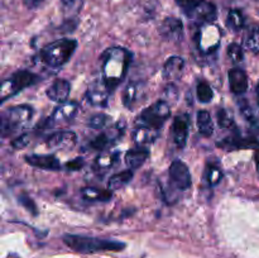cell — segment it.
Instances as JSON below:
<instances>
[{"instance_id": "obj_1", "label": "cell", "mask_w": 259, "mask_h": 258, "mask_svg": "<svg viewBox=\"0 0 259 258\" xmlns=\"http://www.w3.org/2000/svg\"><path fill=\"white\" fill-rule=\"evenodd\" d=\"M132 57L133 56L131 51L123 47L108 48L101 55V76L110 93H113L124 80L132 62Z\"/></svg>"}, {"instance_id": "obj_2", "label": "cell", "mask_w": 259, "mask_h": 258, "mask_svg": "<svg viewBox=\"0 0 259 258\" xmlns=\"http://www.w3.org/2000/svg\"><path fill=\"white\" fill-rule=\"evenodd\" d=\"M63 243L72 250L82 254H91L99 252H119L125 248V243L114 239H103L86 235L65 234L62 237Z\"/></svg>"}, {"instance_id": "obj_3", "label": "cell", "mask_w": 259, "mask_h": 258, "mask_svg": "<svg viewBox=\"0 0 259 258\" xmlns=\"http://www.w3.org/2000/svg\"><path fill=\"white\" fill-rule=\"evenodd\" d=\"M77 48V42L71 38H62L50 43L40 51V61L51 68H60L70 61Z\"/></svg>"}, {"instance_id": "obj_4", "label": "cell", "mask_w": 259, "mask_h": 258, "mask_svg": "<svg viewBox=\"0 0 259 258\" xmlns=\"http://www.w3.org/2000/svg\"><path fill=\"white\" fill-rule=\"evenodd\" d=\"M33 118V108L29 105H17L10 108L3 115L2 136L9 137L19 133L29 125Z\"/></svg>"}, {"instance_id": "obj_5", "label": "cell", "mask_w": 259, "mask_h": 258, "mask_svg": "<svg viewBox=\"0 0 259 258\" xmlns=\"http://www.w3.org/2000/svg\"><path fill=\"white\" fill-rule=\"evenodd\" d=\"M176 3L189 19L199 24H211L217 19V7L207 0H176Z\"/></svg>"}, {"instance_id": "obj_6", "label": "cell", "mask_w": 259, "mask_h": 258, "mask_svg": "<svg viewBox=\"0 0 259 258\" xmlns=\"http://www.w3.org/2000/svg\"><path fill=\"white\" fill-rule=\"evenodd\" d=\"M39 80V76L30 72V71H17L3 81L2 88H0V99H2V101L8 100L24 89L35 85Z\"/></svg>"}, {"instance_id": "obj_7", "label": "cell", "mask_w": 259, "mask_h": 258, "mask_svg": "<svg viewBox=\"0 0 259 258\" xmlns=\"http://www.w3.org/2000/svg\"><path fill=\"white\" fill-rule=\"evenodd\" d=\"M171 115V109L169 104L164 100H159L157 103L152 104L151 106L146 109L143 113L139 115L137 124L138 125L149 126V128L161 129L163 124L166 123L167 119Z\"/></svg>"}, {"instance_id": "obj_8", "label": "cell", "mask_w": 259, "mask_h": 258, "mask_svg": "<svg viewBox=\"0 0 259 258\" xmlns=\"http://www.w3.org/2000/svg\"><path fill=\"white\" fill-rule=\"evenodd\" d=\"M168 175L169 181L174 185L175 189L180 190V191H186L191 187L192 177L189 167L180 159L172 162L168 169Z\"/></svg>"}, {"instance_id": "obj_9", "label": "cell", "mask_w": 259, "mask_h": 258, "mask_svg": "<svg viewBox=\"0 0 259 258\" xmlns=\"http://www.w3.org/2000/svg\"><path fill=\"white\" fill-rule=\"evenodd\" d=\"M196 43L200 51L205 55L217 50L220 43V32L218 27L211 24H204L202 29L197 33Z\"/></svg>"}, {"instance_id": "obj_10", "label": "cell", "mask_w": 259, "mask_h": 258, "mask_svg": "<svg viewBox=\"0 0 259 258\" xmlns=\"http://www.w3.org/2000/svg\"><path fill=\"white\" fill-rule=\"evenodd\" d=\"M147 96V88L141 81L131 82L125 88L123 94V104L126 109L133 110L141 103H143Z\"/></svg>"}, {"instance_id": "obj_11", "label": "cell", "mask_w": 259, "mask_h": 258, "mask_svg": "<svg viewBox=\"0 0 259 258\" xmlns=\"http://www.w3.org/2000/svg\"><path fill=\"white\" fill-rule=\"evenodd\" d=\"M124 133V123L119 121V123L114 124L113 126L108 129L106 132L101 133L100 136L96 137L93 142H90V147L98 151H103V149L108 148L110 144L115 143Z\"/></svg>"}, {"instance_id": "obj_12", "label": "cell", "mask_w": 259, "mask_h": 258, "mask_svg": "<svg viewBox=\"0 0 259 258\" xmlns=\"http://www.w3.org/2000/svg\"><path fill=\"white\" fill-rule=\"evenodd\" d=\"M159 34L168 42H181L184 38V24L181 20L175 17L166 18L159 27Z\"/></svg>"}, {"instance_id": "obj_13", "label": "cell", "mask_w": 259, "mask_h": 258, "mask_svg": "<svg viewBox=\"0 0 259 258\" xmlns=\"http://www.w3.org/2000/svg\"><path fill=\"white\" fill-rule=\"evenodd\" d=\"M77 143V136L71 131H61L51 134L46 141L48 148L72 149Z\"/></svg>"}, {"instance_id": "obj_14", "label": "cell", "mask_w": 259, "mask_h": 258, "mask_svg": "<svg viewBox=\"0 0 259 258\" xmlns=\"http://www.w3.org/2000/svg\"><path fill=\"white\" fill-rule=\"evenodd\" d=\"M189 116L186 114L175 116L174 123H172V137H174V143L177 148H185L189 137Z\"/></svg>"}, {"instance_id": "obj_15", "label": "cell", "mask_w": 259, "mask_h": 258, "mask_svg": "<svg viewBox=\"0 0 259 258\" xmlns=\"http://www.w3.org/2000/svg\"><path fill=\"white\" fill-rule=\"evenodd\" d=\"M110 94L111 93L106 88L104 81H98L89 88L88 93H86V99L94 106H106Z\"/></svg>"}, {"instance_id": "obj_16", "label": "cell", "mask_w": 259, "mask_h": 258, "mask_svg": "<svg viewBox=\"0 0 259 258\" xmlns=\"http://www.w3.org/2000/svg\"><path fill=\"white\" fill-rule=\"evenodd\" d=\"M71 85L67 80L63 78H57L51 83L50 88L46 91V95L50 100L56 101V103H66L68 95H70Z\"/></svg>"}, {"instance_id": "obj_17", "label": "cell", "mask_w": 259, "mask_h": 258, "mask_svg": "<svg viewBox=\"0 0 259 258\" xmlns=\"http://www.w3.org/2000/svg\"><path fill=\"white\" fill-rule=\"evenodd\" d=\"M25 162L30 166L48 171H58L61 168L60 161L53 154H30L25 157Z\"/></svg>"}, {"instance_id": "obj_18", "label": "cell", "mask_w": 259, "mask_h": 258, "mask_svg": "<svg viewBox=\"0 0 259 258\" xmlns=\"http://www.w3.org/2000/svg\"><path fill=\"white\" fill-rule=\"evenodd\" d=\"M80 105L76 101H66V103L60 104L53 111V115L51 120L55 123H63V121H70L77 115Z\"/></svg>"}, {"instance_id": "obj_19", "label": "cell", "mask_w": 259, "mask_h": 258, "mask_svg": "<svg viewBox=\"0 0 259 258\" xmlns=\"http://www.w3.org/2000/svg\"><path fill=\"white\" fill-rule=\"evenodd\" d=\"M185 68V60L180 56H171L168 60L164 62L162 75L167 81L179 80L181 77Z\"/></svg>"}, {"instance_id": "obj_20", "label": "cell", "mask_w": 259, "mask_h": 258, "mask_svg": "<svg viewBox=\"0 0 259 258\" xmlns=\"http://www.w3.org/2000/svg\"><path fill=\"white\" fill-rule=\"evenodd\" d=\"M159 137V131L154 128H149V126L138 125L133 133L134 142L138 147H144L147 148L148 146L153 144Z\"/></svg>"}, {"instance_id": "obj_21", "label": "cell", "mask_w": 259, "mask_h": 258, "mask_svg": "<svg viewBox=\"0 0 259 258\" xmlns=\"http://www.w3.org/2000/svg\"><path fill=\"white\" fill-rule=\"evenodd\" d=\"M230 90L235 95H243L248 89V76L242 68H232L229 71Z\"/></svg>"}, {"instance_id": "obj_22", "label": "cell", "mask_w": 259, "mask_h": 258, "mask_svg": "<svg viewBox=\"0 0 259 258\" xmlns=\"http://www.w3.org/2000/svg\"><path fill=\"white\" fill-rule=\"evenodd\" d=\"M149 151L144 147H136V148L129 149L125 153V163L129 169H137L144 164V162L148 159Z\"/></svg>"}, {"instance_id": "obj_23", "label": "cell", "mask_w": 259, "mask_h": 258, "mask_svg": "<svg viewBox=\"0 0 259 258\" xmlns=\"http://www.w3.org/2000/svg\"><path fill=\"white\" fill-rule=\"evenodd\" d=\"M196 123L201 136L209 138L214 134V123H212L211 115H210L209 111L200 110L196 116Z\"/></svg>"}, {"instance_id": "obj_24", "label": "cell", "mask_w": 259, "mask_h": 258, "mask_svg": "<svg viewBox=\"0 0 259 258\" xmlns=\"http://www.w3.org/2000/svg\"><path fill=\"white\" fill-rule=\"evenodd\" d=\"M81 195L88 201H109L113 196L110 190H100L95 187H85L81 190Z\"/></svg>"}, {"instance_id": "obj_25", "label": "cell", "mask_w": 259, "mask_h": 258, "mask_svg": "<svg viewBox=\"0 0 259 258\" xmlns=\"http://www.w3.org/2000/svg\"><path fill=\"white\" fill-rule=\"evenodd\" d=\"M132 179H133V169H126V171L119 172V174H115L114 176L110 177L108 182V189L110 191H116V190L121 189L126 184H129Z\"/></svg>"}, {"instance_id": "obj_26", "label": "cell", "mask_w": 259, "mask_h": 258, "mask_svg": "<svg viewBox=\"0 0 259 258\" xmlns=\"http://www.w3.org/2000/svg\"><path fill=\"white\" fill-rule=\"evenodd\" d=\"M119 152H103L100 156L96 158L95 163L100 169H106L113 167L118 162Z\"/></svg>"}, {"instance_id": "obj_27", "label": "cell", "mask_w": 259, "mask_h": 258, "mask_svg": "<svg viewBox=\"0 0 259 258\" xmlns=\"http://www.w3.org/2000/svg\"><path fill=\"white\" fill-rule=\"evenodd\" d=\"M228 27L232 30H240L245 24V18L243 13L238 9H232L227 18Z\"/></svg>"}, {"instance_id": "obj_28", "label": "cell", "mask_w": 259, "mask_h": 258, "mask_svg": "<svg viewBox=\"0 0 259 258\" xmlns=\"http://www.w3.org/2000/svg\"><path fill=\"white\" fill-rule=\"evenodd\" d=\"M196 95L200 103H210L214 98V91L206 81H200L196 88Z\"/></svg>"}, {"instance_id": "obj_29", "label": "cell", "mask_w": 259, "mask_h": 258, "mask_svg": "<svg viewBox=\"0 0 259 258\" xmlns=\"http://www.w3.org/2000/svg\"><path fill=\"white\" fill-rule=\"evenodd\" d=\"M245 47L253 53L259 55V27L253 28L250 33L248 34L247 40H245Z\"/></svg>"}, {"instance_id": "obj_30", "label": "cell", "mask_w": 259, "mask_h": 258, "mask_svg": "<svg viewBox=\"0 0 259 258\" xmlns=\"http://www.w3.org/2000/svg\"><path fill=\"white\" fill-rule=\"evenodd\" d=\"M228 57L234 63H239L244 60V52H243L242 46L238 43H230L228 46Z\"/></svg>"}, {"instance_id": "obj_31", "label": "cell", "mask_w": 259, "mask_h": 258, "mask_svg": "<svg viewBox=\"0 0 259 258\" xmlns=\"http://www.w3.org/2000/svg\"><path fill=\"white\" fill-rule=\"evenodd\" d=\"M222 177H223V172H222V169H220V167L215 166V164L207 167L206 181L209 182L210 186H215V185L219 184L220 180H222Z\"/></svg>"}, {"instance_id": "obj_32", "label": "cell", "mask_w": 259, "mask_h": 258, "mask_svg": "<svg viewBox=\"0 0 259 258\" xmlns=\"http://www.w3.org/2000/svg\"><path fill=\"white\" fill-rule=\"evenodd\" d=\"M109 121H110V116L101 113V114H96V115L91 116L90 120H89V125H90L93 129H103Z\"/></svg>"}, {"instance_id": "obj_33", "label": "cell", "mask_w": 259, "mask_h": 258, "mask_svg": "<svg viewBox=\"0 0 259 258\" xmlns=\"http://www.w3.org/2000/svg\"><path fill=\"white\" fill-rule=\"evenodd\" d=\"M218 123H219V125L222 126V128L225 129H229L232 128V126H234V120H233L232 116L229 115V113L223 108H220L219 110H218Z\"/></svg>"}, {"instance_id": "obj_34", "label": "cell", "mask_w": 259, "mask_h": 258, "mask_svg": "<svg viewBox=\"0 0 259 258\" xmlns=\"http://www.w3.org/2000/svg\"><path fill=\"white\" fill-rule=\"evenodd\" d=\"M177 99H179V91H177L176 86L172 85V83L167 85V88L163 91V100L171 105V104L176 103Z\"/></svg>"}, {"instance_id": "obj_35", "label": "cell", "mask_w": 259, "mask_h": 258, "mask_svg": "<svg viewBox=\"0 0 259 258\" xmlns=\"http://www.w3.org/2000/svg\"><path fill=\"white\" fill-rule=\"evenodd\" d=\"M61 4L66 13H77L82 5V0H61Z\"/></svg>"}, {"instance_id": "obj_36", "label": "cell", "mask_w": 259, "mask_h": 258, "mask_svg": "<svg viewBox=\"0 0 259 258\" xmlns=\"http://www.w3.org/2000/svg\"><path fill=\"white\" fill-rule=\"evenodd\" d=\"M19 202L28 210V211H30L34 215L37 214V207H35V204L33 202V200L30 199L29 196H27V195H22V196H19Z\"/></svg>"}, {"instance_id": "obj_37", "label": "cell", "mask_w": 259, "mask_h": 258, "mask_svg": "<svg viewBox=\"0 0 259 258\" xmlns=\"http://www.w3.org/2000/svg\"><path fill=\"white\" fill-rule=\"evenodd\" d=\"M83 164H85V162H83V158H81V157H77V158L72 159L71 162H67V163H66V168H67L68 171H78V169L82 168Z\"/></svg>"}, {"instance_id": "obj_38", "label": "cell", "mask_w": 259, "mask_h": 258, "mask_svg": "<svg viewBox=\"0 0 259 258\" xmlns=\"http://www.w3.org/2000/svg\"><path fill=\"white\" fill-rule=\"evenodd\" d=\"M28 142H29V139H28V136H27V134H23V136L18 137L17 139H14V141L12 142V146L14 147V148L20 149V148H23V147L27 146Z\"/></svg>"}, {"instance_id": "obj_39", "label": "cell", "mask_w": 259, "mask_h": 258, "mask_svg": "<svg viewBox=\"0 0 259 258\" xmlns=\"http://www.w3.org/2000/svg\"><path fill=\"white\" fill-rule=\"evenodd\" d=\"M43 2L45 0H23V3H24V5L28 9H37L38 7H40Z\"/></svg>"}, {"instance_id": "obj_40", "label": "cell", "mask_w": 259, "mask_h": 258, "mask_svg": "<svg viewBox=\"0 0 259 258\" xmlns=\"http://www.w3.org/2000/svg\"><path fill=\"white\" fill-rule=\"evenodd\" d=\"M254 159H255V166H257V171L259 174V147L255 149V153H254Z\"/></svg>"}, {"instance_id": "obj_41", "label": "cell", "mask_w": 259, "mask_h": 258, "mask_svg": "<svg viewBox=\"0 0 259 258\" xmlns=\"http://www.w3.org/2000/svg\"><path fill=\"white\" fill-rule=\"evenodd\" d=\"M257 100H258V104H259V85L257 86Z\"/></svg>"}]
</instances>
